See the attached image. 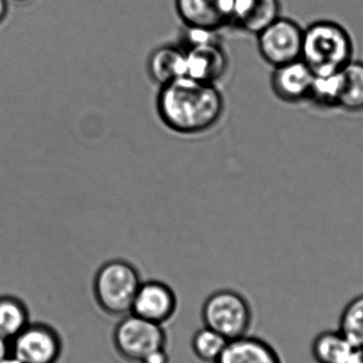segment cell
<instances>
[{
    "label": "cell",
    "instance_id": "6da1fadb",
    "mask_svg": "<svg viewBox=\"0 0 363 363\" xmlns=\"http://www.w3.org/2000/svg\"><path fill=\"white\" fill-rule=\"evenodd\" d=\"M224 98L216 84L182 77L160 89L157 108L172 131L184 135L204 133L215 127L224 112Z\"/></svg>",
    "mask_w": 363,
    "mask_h": 363
},
{
    "label": "cell",
    "instance_id": "7a4b0ae2",
    "mask_svg": "<svg viewBox=\"0 0 363 363\" xmlns=\"http://www.w3.org/2000/svg\"><path fill=\"white\" fill-rule=\"evenodd\" d=\"M354 44L351 34L337 21H313L303 35L301 59L315 74L340 72L353 60Z\"/></svg>",
    "mask_w": 363,
    "mask_h": 363
},
{
    "label": "cell",
    "instance_id": "3957f363",
    "mask_svg": "<svg viewBox=\"0 0 363 363\" xmlns=\"http://www.w3.org/2000/svg\"><path fill=\"white\" fill-rule=\"evenodd\" d=\"M140 284V273L133 264L125 260H110L100 267L94 277V298L106 315L123 317L131 313Z\"/></svg>",
    "mask_w": 363,
    "mask_h": 363
},
{
    "label": "cell",
    "instance_id": "277c9868",
    "mask_svg": "<svg viewBox=\"0 0 363 363\" xmlns=\"http://www.w3.org/2000/svg\"><path fill=\"white\" fill-rule=\"evenodd\" d=\"M201 319L203 326L230 341L247 335L253 321V311L242 294L235 290L221 289L205 298Z\"/></svg>",
    "mask_w": 363,
    "mask_h": 363
},
{
    "label": "cell",
    "instance_id": "5b68a950",
    "mask_svg": "<svg viewBox=\"0 0 363 363\" xmlns=\"http://www.w3.org/2000/svg\"><path fill=\"white\" fill-rule=\"evenodd\" d=\"M166 345L167 334L163 325L131 313L121 318L113 332L115 351L129 363H140L149 353Z\"/></svg>",
    "mask_w": 363,
    "mask_h": 363
},
{
    "label": "cell",
    "instance_id": "8992f818",
    "mask_svg": "<svg viewBox=\"0 0 363 363\" xmlns=\"http://www.w3.org/2000/svg\"><path fill=\"white\" fill-rule=\"evenodd\" d=\"M304 29L296 21L279 17L256 35L259 55L273 67L301 59Z\"/></svg>",
    "mask_w": 363,
    "mask_h": 363
},
{
    "label": "cell",
    "instance_id": "52a82bcc",
    "mask_svg": "<svg viewBox=\"0 0 363 363\" xmlns=\"http://www.w3.org/2000/svg\"><path fill=\"white\" fill-rule=\"evenodd\" d=\"M63 351L59 333L46 324H28L10 341V355L21 363H57Z\"/></svg>",
    "mask_w": 363,
    "mask_h": 363
},
{
    "label": "cell",
    "instance_id": "ba28073f",
    "mask_svg": "<svg viewBox=\"0 0 363 363\" xmlns=\"http://www.w3.org/2000/svg\"><path fill=\"white\" fill-rule=\"evenodd\" d=\"M178 308V298L174 289L164 281H142L133 304L131 313L155 322L164 324L174 318Z\"/></svg>",
    "mask_w": 363,
    "mask_h": 363
},
{
    "label": "cell",
    "instance_id": "9c48e42d",
    "mask_svg": "<svg viewBox=\"0 0 363 363\" xmlns=\"http://www.w3.org/2000/svg\"><path fill=\"white\" fill-rule=\"evenodd\" d=\"M183 26L219 30L233 25L234 0H174Z\"/></svg>",
    "mask_w": 363,
    "mask_h": 363
},
{
    "label": "cell",
    "instance_id": "30bf717a",
    "mask_svg": "<svg viewBox=\"0 0 363 363\" xmlns=\"http://www.w3.org/2000/svg\"><path fill=\"white\" fill-rule=\"evenodd\" d=\"M185 77L208 84L223 78L228 68V57L222 42L186 49Z\"/></svg>",
    "mask_w": 363,
    "mask_h": 363
},
{
    "label": "cell",
    "instance_id": "8fae6325",
    "mask_svg": "<svg viewBox=\"0 0 363 363\" xmlns=\"http://www.w3.org/2000/svg\"><path fill=\"white\" fill-rule=\"evenodd\" d=\"M313 77V70L302 59H298L274 67L271 87L281 101L298 104L308 99Z\"/></svg>",
    "mask_w": 363,
    "mask_h": 363
},
{
    "label": "cell",
    "instance_id": "7c38bea8",
    "mask_svg": "<svg viewBox=\"0 0 363 363\" xmlns=\"http://www.w3.org/2000/svg\"><path fill=\"white\" fill-rule=\"evenodd\" d=\"M279 0H234L233 25L257 35L281 17Z\"/></svg>",
    "mask_w": 363,
    "mask_h": 363
},
{
    "label": "cell",
    "instance_id": "4fadbf2b",
    "mask_svg": "<svg viewBox=\"0 0 363 363\" xmlns=\"http://www.w3.org/2000/svg\"><path fill=\"white\" fill-rule=\"evenodd\" d=\"M215 363H283L277 350L259 337L245 336L228 341Z\"/></svg>",
    "mask_w": 363,
    "mask_h": 363
},
{
    "label": "cell",
    "instance_id": "5bb4252c",
    "mask_svg": "<svg viewBox=\"0 0 363 363\" xmlns=\"http://www.w3.org/2000/svg\"><path fill=\"white\" fill-rule=\"evenodd\" d=\"M147 72L160 86L185 77L186 52L180 45H162L155 48L147 61Z\"/></svg>",
    "mask_w": 363,
    "mask_h": 363
},
{
    "label": "cell",
    "instance_id": "9a60e30c",
    "mask_svg": "<svg viewBox=\"0 0 363 363\" xmlns=\"http://www.w3.org/2000/svg\"><path fill=\"white\" fill-rule=\"evenodd\" d=\"M356 350L339 330L322 332L311 345V354L317 363H349Z\"/></svg>",
    "mask_w": 363,
    "mask_h": 363
},
{
    "label": "cell",
    "instance_id": "2e32d148",
    "mask_svg": "<svg viewBox=\"0 0 363 363\" xmlns=\"http://www.w3.org/2000/svg\"><path fill=\"white\" fill-rule=\"evenodd\" d=\"M345 89V77L342 70L330 74H315L308 99L321 108H340Z\"/></svg>",
    "mask_w": 363,
    "mask_h": 363
},
{
    "label": "cell",
    "instance_id": "e0dca14e",
    "mask_svg": "<svg viewBox=\"0 0 363 363\" xmlns=\"http://www.w3.org/2000/svg\"><path fill=\"white\" fill-rule=\"evenodd\" d=\"M29 324L27 307L14 296L0 298V336L12 340Z\"/></svg>",
    "mask_w": 363,
    "mask_h": 363
},
{
    "label": "cell",
    "instance_id": "ac0fdd59",
    "mask_svg": "<svg viewBox=\"0 0 363 363\" xmlns=\"http://www.w3.org/2000/svg\"><path fill=\"white\" fill-rule=\"evenodd\" d=\"M342 72L345 89L340 108L347 112H363V61L352 60Z\"/></svg>",
    "mask_w": 363,
    "mask_h": 363
},
{
    "label": "cell",
    "instance_id": "d6986e66",
    "mask_svg": "<svg viewBox=\"0 0 363 363\" xmlns=\"http://www.w3.org/2000/svg\"><path fill=\"white\" fill-rule=\"evenodd\" d=\"M228 340L215 330L203 326L194 333L191 351L196 359L205 363H215L225 349Z\"/></svg>",
    "mask_w": 363,
    "mask_h": 363
},
{
    "label": "cell",
    "instance_id": "ffe728a7",
    "mask_svg": "<svg viewBox=\"0 0 363 363\" xmlns=\"http://www.w3.org/2000/svg\"><path fill=\"white\" fill-rule=\"evenodd\" d=\"M339 330L356 349H363V294L354 298L345 307L339 322Z\"/></svg>",
    "mask_w": 363,
    "mask_h": 363
},
{
    "label": "cell",
    "instance_id": "44dd1931",
    "mask_svg": "<svg viewBox=\"0 0 363 363\" xmlns=\"http://www.w3.org/2000/svg\"><path fill=\"white\" fill-rule=\"evenodd\" d=\"M222 42L221 31L205 29V28L187 27L184 26L181 31L180 43L182 48L189 49L201 45Z\"/></svg>",
    "mask_w": 363,
    "mask_h": 363
},
{
    "label": "cell",
    "instance_id": "7402d4cb",
    "mask_svg": "<svg viewBox=\"0 0 363 363\" xmlns=\"http://www.w3.org/2000/svg\"><path fill=\"white\" fill-rule=\"evenodd\" d=\"M140 363H170V357L166 347H161L149 353Z\"/></svg>",
    "mask_w": 363,
    "mask_h": 363
},
{
    "label": "cell",
    "instance_id": "603a6c76",
    "mask_svg": "<svg viewBox=\"0 0 363 363\" xmlns=\"http://www.w3.org/2000/svg\"><path fill=\"white\" fill-rule=\"evenodd\" d=\"M10 356V341L0 336V362Z\"/></svg>",
    "mask_w": 363,
    "mask_h": 363
},
{
    "label": "cell",
    "instance_id": "cb8c5ba5",
    "mask_svg": "<svg viewBox=\"0 0 363 363\" xmlns=\"http://www.w3.org/2000/svg\"><path fill=\"white\" fill-rule=\"evenodd\" d=\"M9 12L8 0H0V23L6 19Z\"/></svg>",
    "mask_w": 363,
    "mask_h": 363
},
{
    "label": "cell",
    "instance_id": "d4e9b609",
    "mask_svg": "<svg viewBox=\"0 0 363 363\" xmlns=\"http://www.w3.org/2000/svg\"><path fill=\"white\" fill-rule=\"evenodd\" d=\"M349 363H363V349H357Z\"/></svg>",
    "mask_w": 363,
    "mask_h": 363
},
{
    "label": "cell",
    "instance_id": "484cf974",
    "mask_svg": "<svg viewBox=\"0 0 363 363\" xmlns=\"http://www.w3.org/2000/svg\"><path fill=\"white\" fill-rule=\"evenodd\" d=\"M0 363H21V362H19L18 360L17 359H15L14 357H13V356H8V357L6 358H4V360H2V362H0Z\"/></svg>",
    "mask_w": 363,
    "mask_h": 363
},
{
    "label": "cell",
    "instance_id": "4316f807",
    "mask_svg": "<svg viewBox=\"0 0 363 363\" xmlns=\"http://www.w3.org/2000/svg\"><path fill=\"white\" fill-rule=\"evenodd\" d=\"M13 1H15V2H27V1H29V0H13Z\"/></svg>",
    "mask_w": 363,
    "mask_h": 363
}]
</instances>
